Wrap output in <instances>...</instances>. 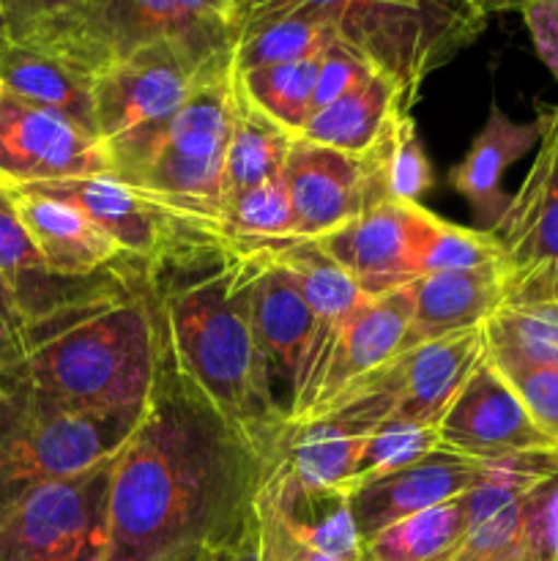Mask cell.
Segmentation results:
<instances>
[{
	"label": "cell",
	"mask_w": 558,
	"mask_h": 561,
	"mask_svg": "<svg viewBox=\"0 0 558 561\" xmlns=\"http://www.w3.org/2000/svg\"><path fill=\"white\" fill-rule=\"evenodd\" d=\"M274 453L178 370L162 334L146 414L113 460L107 561L235 557L255 537V502Z\"/></svg>",
	"instance_id": "1"
},
{
	"label": "cell",
	"mask_w": 558,
	"mask_h": 561,
	"mask_svg": "<svg viewBox=\"0 0 558 561\" xmlns=\"http://www.w3.org/2000/svg\"><path fill=\"white\" fill-rule=\"evenodd\" d=\"M257 250L202 236L146 268V285L178 370L260 447L277 449L282 416L252 332Z\"/></svg>",
	"instance_id": "2"
},
{
	"label": "cell",
	"mask_w": 558,
	"mask_h": 561,
	"mask_svg": "<svg viewBox=\"0 0 558 561\" xmlns=\"http://www.w3.org/2000/svg\"><path fill=\"white\" fill-rule=\"evenodd\" d=\"M159 362L162 327L142 277L113 299L31 327L25 365L5 389H25L69 414L140 411Z\"/></svg>",
	"instance_id": "3"
},
{
	"label": "cell",
	"mask_w": 558,
	"mask_h": 561,
	"mask_svg": "<svg viewBox=\"0 0 558 561\" xmlns=\"http://www.w3.org/2000/svg\"><path fill=\"white\" fill-rule=\"evenodd\" d=\"M233 55L200 77L184 107L135 140L107 146L109 175L186 225L224 236V157L233 126Z\"/></svg>",
	"instance_id": "4"
},
{
	"label": "cell",
	"mask_w": 558,
	"mask_h": 561,
	"mask_svg": "<svg viewBox=\"0 0 558 561\" xmlns=\"http://www.w3.org/2000/svg\"><path fill=\"white\" fill-rule=\"evenodd\" d=\"M274 11H306L414 102L421 82L481 36L487 11L470 0H233V31Z\"/></svg>",
	"instance_id": "5"
},
{
	"label": "cell",
	"mask_w": 558,
	"mask_h": 561,
	"mask_svg": "<svg viewBox=\"0 0 558 561\" xmlns=\"http://www.w3.org/2000/svg\"><path fill=\"white\" fill-rule=\"evenodd\" d=\"M142 414H69L25 389L0 392V524L38 488L113 460Z\"/></svg>",
	"instance_id": "6"
},
{
	"label": "cell",
	"mask_w": 558,
	"mask_h": 561,
	"mask_svg": "<svg viewBox=\"0 0 558 561\" xmlns=\"http://www.w3.org/2000/svg\"><path fill=\"white\" fill-rule=\"evenodd\" d=\"M153 42L184 44L202 58L230 55L233 0H85L69 33L44 53L93 77Z\"/></svg>",
	"instance_id": "7"
},
{
	"label": "cell",
	"mask_w": 558,
	"mask_h": 561,
	"mask_svg": "<svg viewBox=\"0 0 558 561\" xmlns=\"http://www.w3.org/2000/svg\"><path fill=\"white\" fill-rule=\"evenodd\" d=\"M230 55L202 58L184 44L153 42L107 64L93 75L96 137L107 148L162 126L184 107L200 77Z\"/></svg>",
	"instance_id": "8"
},
{
	"label": "cell",
	"mask_w": 558,
	"mask_h": 561,
	"mask_svg": "<svg viewBox=\"0 0 558 561\" xmlns=\"http://www.w3.org/2000/svg\"><path fill=\"white\" fill-rule=\"evenodd\" d=\"M113 460L31 493L0 524V561H107Z\"/></svg>",
	"instance_id": "9"
},
{
	"label": "cell",
	"mask_w": 558,
	"mask_h": 561,
	"mask_svg": "<svg viewBox=\"0 0 558 561\" xmlns=\"http://www.w3.org/2000/svg\"><path fill=\"white\" fill-rule=\"evenodd\" d=\"M249 247V244H246ZM257 250L252 283V332L260 351L266 387L284 425H293L310 376L315 316L304 299L299 279L274 257L268 247Z\"/></svg>",
	"instance_id": "10"
},
{
	"label": "cell",
	"mask_w": 558,
	"mask_h": 561,
	"mask_svg": "<svg viewBox=\"0 0 558 561\" xmlns=\"http://www.w3.org/2000/svg\"><path fill=\"white\" fill-rule=\"evenodd\" d=\"M93 175H109L104 142L0 82V186L22 190Z\"/></svg>",
	"instance_id": "11"
},
{
	"label": "cell",
	"mask_w": 558,
	"mask_h": 561,
	"mask_svg": "<svg viewBox=\"0 0 558 561\" xmlns=\"http://www.w3.org/2000/svg\"><path fill=\"white\" fill-rule=\"evenodd\" d=\"M435 214L421 203L383 201L321 236L317 244L356 279L364 296L408 288L421 277L419 257Z\"/></svg>",
	"instance_id": "12"
},
{
	"label": "cell",
	"mask_w": 558,
	"mask_h": 561,
	"mask_svg": "<svg viewBox=\"0 0 558 561\" xmlns=\"http://www.w3.org/2000/svg\"><path fill=\"white\" fill-rule=\"evenodd\" d=\"M438 438L443 449L479 463L558 453V444L536 425L512 383L487 356L438 422Z\"/></svg>",
	"instance_id": "13"
},
{
	"label": "cell",
	"mask_w": 558,
	"mask_h": 561,
	"mask_svg": "<svg viewBox=\"0 0 558 561\" xmlns=\"http://www.w3.org/2000/svg\"><path fill=\"white\" fill-rule=\"evenodd\" d=\"M0 274L14 290L27 323L38 327L66 312L98 305L124 294L146 277L142 263L107 268L91 277H66L55 274L44 263L42 252L33 244L31 233L22 225L9 192L0 186Z\"/></svg>",
	"instance_id": "14"
},
{
	"label": "cell",
	"mask_w": 558,
	"mask_h": 561,
	"mask_svg": "<svg viewBox=\"0 0 558 561\" xmlns=\"http://www.w3.org/2000/svg\"><path fill=\"white\" fill-rule=\"evenodd\" d=\"M414 321V288L367 296L359 310L342 323L321 370L312 378L295 422L326 414L348 389L408 348Z\"/></svg>",
	"instance_id": "15"
},
{
	"label": "cell",
	"mask_w": 558,
	"mask_h": 561,
	"mask_svg": "<svg viewBox=\"0 0 558 561\" xmlns=\"http://www.w3.org/2000/svg\"><path fill=\"white\" fill-rule=\"evenodd\" d=\"M31 190L80 208L91 222H96L109 239L118 241L124 252H129L146 268L189 241L217 236L186 225L184 219L170 214L159 203L148 201L131 186L115 181L113 175L55 181V184H36Z\"/></svg>",
	"instance_id": "16"
},
{
	"label": "cell",
	"mask_w": 558,
	"mask_h": 561,
	"mask_svg": "<svg viewBox=\"0 0 558 561\" xmlns=\"http://www.w3.org/2000/svg\"><path fill=\"white\" fill-rule=\"evenodd\" d=\"M299 239H321L370 208L364 157L334 151L295 137L282 168Z\"/></svg>",
	"instance_id": "17"
},
{
	"label": "cell",
	"mask_w": 558,
	"mask_h": 561,
	"mask_svg": "<svg viewBox=\"0 0 558 561\" xmlns=\"http://www.w3.org/2000/svg\"><path fill=\"white\" fill-rule=\"evenodd\" d=\"M479 460L441 447L414 460L410 466L364 482L350 496V513H353L361 542L397 520L465 496V491L479 480Z\"/></svg>",
	"instance_id": "18"
},
{
	"label": "cell",
	"mask_w": 558,
	"mask_h": 561,
	"mask_svg": "<svg viewBox=\"0 0 558 561\" xmlns=\"http://www.w3.org/2000/svg\"><path fill=\"white\" fill-rule=\"evenodd\" d=\"M492 233L507 255V277L558 266V104L545 113L534 164Z\"/></svg>",
	"instance_id": "19"
},
{
	"label": "cell",
	"mask_w": 558,
	"mask_h": 561,
	"mask_svg": "<svg viewBox=\"0 0 558 561\" xmlns=\"http://www.w3.org/2000/svg\"><path fill=\"white\" fill-rule=\"evenodd\" d=\"M481 329L492 365L558 367V266L507 277L501 305Z\"/></svg>",
	"instance_id": "20"
},
{
	"label": "cell",
	"mask_w": 558,
	"mask_h": 561,
	"mask_svg": "<svg viewBox=\"0 0 558 561\" xmlns=\"http://www.w3.org/2000/svg\"><path fill=\"white\" fill-rule=\"evenodd\" d=\"M5 192L11 195V203L31 233L33 244L42 252L44 263L55 274L91 277V274L126 266V263H140L71 203L44 195L31 186Z\"/></svg>",
	"instance_id": "21"
},
{
	"label": "cell",
	"mask_w": 558,
	"mask_h": 561,
	"mask_svg": "<svg viewBox=\"0 0 558 561\" xmlns=\"http://www.w3.org/2000/svg\"><path fill=\"white\" fill-rule=\"evenodd\" d=\"M542 131H545V113L520 124L509 118L498 104H492L463 162L454 164L449 173V184L463 195L485 230H496L509 206L503 175L542 140Z\"/></svg>",
	"instance_id": "22"
},
{
	"label": "cell",
	"mask_w": 558,
	"mask_h": 561,
	"mask_svg": "<svg viewBox=\"0 0 558 561\" xmlns=\"http://www.w3.org/2000/svg\"><path fill=\"white\" fill-rule=\"evenodd\" d=\"M410 288H414V321H410L408 348H414L427 340L481 327L503 299L507 263L465 268V272L425 274Z\"/></svg>",
	"instance_id": "23"
},
{
	"label": "cell",
	"mask_w": 558,
	"mask_h": 561,
	"mask_svg": "<svg viewBox=\"0 0 558 561\" xmlns=\"http://www.w3.org/2000/svg\"><path fill=\"white\" fill-rule=\"evenodd\" d=\"M279 263L299 279L304 299L310 305L312 316H315V345H312L310 359V376H306V389H310L312 378L321 370L323 359H326L328 348H332L334 337L342 329V323L353 316L367 299L356 279L317 244V239H293L284 244L268 247ZM301 394V403H304ZM301 414V409H299ZM299 420V416H295Z\"/></svg>",
	"instance_id": "24"
},
{
	"label": "cell",
	"mask_w": 558,
	"mask_h": 561,
	"mask_svg": "<svg viewBox=\"0 0 558 561\" xmlns=\"http://www.w3.org/2000/svg\"><path fill=\"white\" fill-rule=\"evenodd\" d=\"M367 433L337 420H304L282 427L277 463L295 485L353 493V474Z\"/></svg>",
	"instance_id": "25"
},
{
	"label": "cell",
	"mask_w": 558,
	"mask_h": 561,
	"mask_svg": "<svg viewBox=\"0 0 558 561\" xmlns=\"http://www.w3.org/2000/svg\"><path fill=\"white\" fill-rule=\"evenodd\" d=\"M410 104L414 102L405 96L397 82L381 71H372L337 102L312 113L301 137L350 157H364L381 140L392 115L397 110H410Z\"/></svg>",
	"instance_id": "26"
},
{
	"label": "cell",
	"mask_w": 558,
	"mask_h": 561,
	"mask_svg": "<svg viewBox=\"0 0 558 561\" xmlns=\"http://www.w3.org/2000/svg\"><path fill=\"white\" fill-rule=\"evenodd\" d=\"M0 82L16 96L66 115L71 124L96 137L93 115V77L69 60L44 49L9 44L0 55Z\"/></svg>",
	"instance_id": "27"
},
{
	"label": "cell",
	"mask_w": 558,
	"mask_h": 561,
	"mask_svg": "<svg viewBox=\"0 0 558 561\" xmlns=\"http://www.w3.org/2000/svg\"><path fill=\"white\" fill-rule=\"evenodd\" d=\"M235 71V69H233ZM295 135L268 118L244 93L239 77L233 85V126L224 157V201L257 184L279 179Z\"/></svg>",
	"instance_id": "28"
},
{
	"label": "cell",
	"mask_w": 558,
	"mask_h": 561,
	"mask_svg": "<svg viewBox=\"0 0 558 561\" xmlns=\"http://www.w3.org/2000/svg\"><path fill=\"white\" fill-rule=\"evenodd\" d=\"M337 33L306 11H274L255 16L233 31V69L239 75L263 66L293 64L321 55Z\"/></svg>",
	"instance_id": "29"
},
{
	"label": "cell",
	"mask_w": 558,
	"mask_h": 561,
	"mask_svg": "<svg viewBox=\"0 0 558 561\" xmlns=\"http://www.w3.org/2000/svg\"><path fill=\"white\" fill-rule=\"evenodd\" d=\"M370 170V206L383 201L419 203L432 186V168L416 135L410 110H397L381 140L364 153Z\"/></svg>",
	"instance_id": "30"
},
{
	"label": "cell",
	"mask_w": 558,
	"mask_h": 561,
	"mask_svg": "<svg viewBox=\"0 0 558 561\" xmlns=\"http://www.w3.org/2000/svg\"><path fill=\"white\" fill-rule=\"evenodd\" d=\"M468 518L463 496L397 520L361 542V561H452Z\"/></svg>",
	"instance_id": "31"
},
{
	"label": "cell",
	"mask_w": 558,
	"mask_h": 561,
	"mask_svg": "<svg viewBox=\"0 0 558 561\" xmlns=\"http://www.w3.org/2000/svg\"><path fill=\"white\" fill-rule=\"evenodd\" d=\"M321 55L293 60V64L263 66V69L244 71V75L235 71V77H239L246 96H249L268 118H274L279 126H284L290 135L301 137L306 121L312 118V96H315Z\"/></svg>",
	"instance_id": "32"
},
{
	"label": "cell",
	"mask_w": 558,
	"mask_h": 561,
	"mask_svg": "<svg viewBox=\"0 0 558 561\" xmlns=\"http://www.w3.org/2000/svg\"><path fill=\"white\" fill-rule=\"evenodd\" d=\"M224 236L249 247H274L299 239L293 203L282 175L224 201Z\"/></svg>",
	"instance_id": "33"
},
{
	"label": "cell",
	"mask_w": 558,
	"mask_h": 561,
	"mask_svg": "<svg viewBox=\"0 0 558 561\" xmlns=\"http://www.w3.org/2000/svg\"><path fill=\"white\" fill-rule=\"evenodd\" d=\"M498 263H507V255L492 230L463 228V225H452L435 214L425 236V244H421V277L438 272L498 266Z\"/></svg>",
	"instance_id": "34"
},
{
	"label": "cell",
	"mask_w": 558,
	"mask_h": 561,
	"mask_svg": "<svg viewBox=\"0 0 558 561\" xmlns=\"http://www.w3.org/2000/svg\"><path fill=\"white\" fill-rule=\"evenodd\" d=\"M435 449H441L438 427L386 420L383 425H377L375 431L367 433L359 463H356L353 491L364 485V482L375 480V477H383L388 474V471L410 466L414 460L425 458V455L435 453ZM350 496H353V493H350Z\"/></svg>",
	"instance_id": "35"
},
{
	"label": "cell",
	"mask_w": 558,
	"mask_h": 561,
	"mask_svg": "<svg viewBox=\"0 0 558 561\" xmlns=\"http://www.w3.org/2000/svg\"><path fill=\"white\" fill-rule=\"evenodd\" d=\"M85 0H0L11 44L49 49L69 33Z\"/></svg>",
	"instance_id": "36"
},
{
	"label": "cell",
	"mask_w": 558,
	"mask_h": 561,
	"mask_svg": "<svg viewBox=\"0 0 558 561\" xmlns=\"http://www.w3.org/2000/svg\"><path fill=\"white\" fill-rule=\"evenodd\" d=\"M512 383L536 425L558 444V367L496 365Z\"/></svg>",
	"instance_id": "37"
},
{
	"label": "cell",
	"mask_w": 558,
	"mask_h": 561,
	"mask_svg": "<svg viewBox=\"0 0 558 561\" xmlns=\"http://www.w3.org/2000/svg\"><path fill=\"white\" fill-rule=\"evenodd\" d=\"M372 66L361 58L356 49H350L348 44L337 42L328 44L321 55V66H317V82H315V96H312V113L328 107L332 102H337L339 96L350 91V88L359 85L361 80L372 75Z\"/></svg>",
	"instance_id": "38"
},
{
	"label": "cell",
	"mask_w": 558,
	"mask_h": 561,
	"mask_svg": "<svg viewBox=\"0 0 558 561\" xmlns=\"http://www.w3.org/2000/svg\"><path fill=\"white\" fill-rule=\"evenodd\" d=\"M255 561H339L312 551L279 520L271 504L257 493L255 502Z\"/></svg>",
	"instance_id": "39"
},
{
	"label": "cell",
	"mask_w": 558,
	"mask_h": 561,
	"mask_svg": "<svg viewBox=\"0 0 558 561\" xmlns=\"http://www.w3.org/2000/svg\"><path fill=\"white\" fill-rule=\"evenodd\" d=\"M27 351H31V323L11 285L0 274V392L25 365Z\"/></svg>",
	"instance_id": "40"
},
{
	"label": "cell",
	"mask_w": 558,
	"mask_h": 561,
	"mask_svg": "<svg viewBox=\"0 0 558 561\" xmlns=\"http://www.w3.org/2000/svg\"><path fill=\"white\" fill-rule=\"evenodd\" d=\"M523 16L536 53L558 80V0H531Z\"/></svg>",
	"instance_id": "41"
},
{
	"label": "cell",
	"mask_w": 558,
	"mask_h": 561,
	"mask_svg": "<svg viewBox=\"0 0 558 561\" xmlns=\"http://www.w3.org/2000/svg\"><path fill=\"white\" fill-rule=\"evenodd\" d=\"M479 9H485L487 14H498V11H523L531 0H470Z\"/></svg>",
	"instance_id": "42"
},
{
	"label": "cell",
	"mask_w": 558,
	"mask_h": 561,
	"mask_svg": "<svg viewBox=\"0 0 558 561\" xmlns=\"http://www.w3.org/2000/svg\"><path fill=\"white\" fill-rule=\"evenodd\" d=\"M252 540H255V537H252ZM228 561H255V542H249L246 548H241V551L235 553V557H230Z\"/></svg>",
	"instance_id": "43"
},
{
	"label": "cell",
	"mask_w": 558,
	"mask_h": 561,
	"mask_svg": "<svg viewBox=\"0 0 558 561\" xmlns=\"http://www.w3.org/2000/svg\"><path fill=\"white\" fill-rule=\"evenodd\" d=\"M9 44H11V38H9V27H5L3 14H0V55L5 53V47H9Z\"/></svg>",
	"instance_id": "44"
},
{
	"label": "cell",
	"mask_w": 558,
	"mask_h": 561,
	"mask_svg": "<svg viewBox=\"0 0 558 561\" xmlns=\"http://www.w3.org/2000/svg\"><path fill=\"white\" fill-rule=\"evenodd\" d=\"M222 561H228V559H222Z\"/></svg>",
	"instance_id": "45"
}]
</instances>
